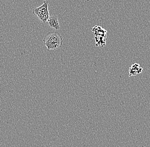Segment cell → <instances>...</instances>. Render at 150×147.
<instances>
[{"label": "cell", "mask_w": 150, "mask_h": 147, "mask_svg": "<svg viewBox=\"0 0 150 147\" xmlns=\"http://www.w3.org/2000/svg\"><path fill=\"white\" fill-rule=\"evenodd\" d=\"M43 42L48 51L56 50L62 47L63 39L59 32L57 31H50L44 36Z\"/></svg>", "instance_id": "6da1fadb"}, {"label": "cell", "mask_w": 150, "mask_h": 147, "mask_svg": "<svg viewBox=\"0 0 150 147\" xmlns=\"http://www.w3.org/2000/svg\"><path fill=\"white\" fill-rule=\"evenodd\" d=\"M48 5V1H44L42 5L34 8L33 10V13L37 16L43 23H45L50 17Z\"/></svg>", "instance_id": "7a4b0ae2"}, {"label": "cell", "mask_w": 150, "mask_h": 147, "mask_svg": "<svg viewBox=\"0 0 150 147\" xmlns=\"http://www.w3.org/2000/svg\"><path fill=\"white\" fill-rule=\"evenodd\" d=\"M49 26L51 28L54 29L55 30H58L60 29L59 22L58 20V17L55 15H52L49 17L47 20Z\"/></svg>", "instance_id": "3957f363"}, {"label": "cell", "mask_w": 150, "mask_h": 147, "mask_svg": "<svg viewBox=\"0 0 150 147\" xmlns=\"http://www.w3.org/2000/svg\"><path fill=\"white\" fill-rule=\"evenodd\" d=\"M143 71V68L140 66L139 64L135 63L131 65L129 68V76H136L137 74H140Z\"/></svg>", "instance_id": "277c9868"}, {"label": "cell", "mask_w": 150, "mask_h": 147, "mask_svg": "<svg viewBox=\"0 0 150 147\" xmlns=\"http://www.w3.org/2000/svg\"><path fill=\"white\" fill-rule=\"evenodd\" d=\"M93 32L94 33L95 36H102V37H105L107 31L104 29L102 27L96 26L94 27L92 29Z\"/></svg>", "instance_id": "5b68a950"}]
</instances>
